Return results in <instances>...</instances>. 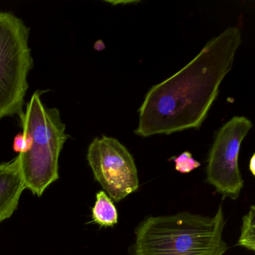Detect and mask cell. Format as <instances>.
<instances>
[{"instance_id": "obj_1", "label": "cell", "mask_w": 255, "mask_h": 255, "mask_svg": "<svg viewBox=\"0 0 255 255\" xmlns=\"http://www.w3.org/2000/svg\"><path fill=\"white\" fill-rule=\"evenodd\" d=\"M242 41L240 29L228 28L182 69L152 86L138 110L135 133L150 137L201 128Z\"/></svg>"}, {"instance_id": "obj_2", "label": "cell", "mask_w": 255, "mask_h": 255, "mask_svg": "<svg viewBox=\"0 0 255 255\" xmlns=\"http://www.w3.org/2000/svg\"><path fill=\"white\" fill-rule=\"evenodd\" d=\"M225 219L222 206L214 216L189 212L149 216L135 230L133 255H224Z\"/></svg>"}, {"instance_id": "obj_3", "label": "cell", "mask_w": 255, "mask_h": 255, "mask_svg": "<svg viewBox=\"0 0 255 255\" xmlns=\"http://www.w3.org/2000/svg\"><path fill=\"white\" fill-rule=\"evenodd\" d=\"M36 91L20 115V125L30 140L29 150L19 154L26 189L41 196L59 178V158L68 139L65 125L56 108H48Z\"/></svg>"}, {"instance_id": "obj_4", "label": "cell", "mask_w": 255, "mask_h": 255, "mask_svg": "<svg viewBox=\"0 0 255 255\" xmlns=\"http://www.w3.org/2000/svg\"><path fill=\"white\" fill-rule=\"evenodd\" d=\"M29 29L10 12H0V121L23 113L33 66Z\"/></svg>"}, {"instance_id": "obj_5", "label": "cell", "mask_w": 255, "mask_h": 255, "mask_svg": "<svg viewBox=\"0 0 255 255\" xmlns=\"http://www.w3.org/2000/svg\"><path fill=\"white\" fill-rule=\"evenodd\" d=\"M252 123L245 116H234L215 135L206 168L207 182L223 198L236 200L244 186L239 168V154Z\"/></svg>"}, {"instance_id": "obj_6", "label": "cell", "mask_w": 255, "mask_h": 255, "mask_svg": "<svg viewBox=\"0 0 255 255\" xmlns=\"http://www.w3.org/2000/svg\"><path fill=\"white\" fill-rule=\"evenodd\" d=\"M87 159L95 180L113 200L119 202L138 190V171L129 150L119 140L103 135L88 149Z\"/></svg>"}, {"instance_id": "obj_7", "label": "cell", "mask_w": 255, "mask_h": 255, "mask_svg": "<svg viewBox=\"0 0 255 255\" xmlns=\"http://www.w3.org/2000/svg\"><path fill=\"white\" fill-rule=\"evenodd\" d=\"M25 189L19 156L0 164V222L12 216Z\"/></svg>"}, {"instance_id": "obj_8", "label": "cell", "mask_w": 255, "mask_h": 255, "mask_svg": "<svg viewBox=\"0 0 255 255\" xmlns=\"http://www.w3.org/2000/svg\"><path fill=\"white\" fill-rule=\"evenodd\" d=\"M92 220L101 227H113L119 222L117 209L113 200L104 190L96 195V201L92 208Z\"/></svg>"}, {"instance_id": "obj_9", "label": "cell", "mask_w": 255, "mask_h": 255, "mask_svg": "<svg viewBox=\"0 0 255 255\" xmlns=\"http://www.w3.org/2000/svg\"><path fill=\"white\" fill-rule=\"evenodd\" d=\"M255 207L252 205L247 214L243 218L241 234L238 240L239 246L248 250H255Z\"/></svg>"}, {"instance_id": "obj_10", "label": "cell", "mask_w": 255, "mask_h": 255, "mask_svg": "<svg viewBox=\"0 0 255 255\" xmlns=\"http://www.w3.org/2000/svg\"><path fill=\"white\" fill-rule=\"evenodd\" d=\"M170 160L174 161L176 171L182 174H188L201 166V163L195 160L189 151L183 152L177 156H173Z\"/></svg>"}, {"instance_id": "obj_11", "label": "cell", "mask_w": 255, "mask_h": 255, "mask_svg": "<svg viewBox=\"0 0 255 255\" xmlns=\"http://www.w3.org/2000/svg\"><path fill=\"white\" fill-rule=\"evenodd\" d=\"M30 146V140L26 132L18 133L14 137L13 149L19 154L26 153L29 150Z\"/></svg>"}, {"instance_id": "obj_12", "label": "cell", "mask_w": 255, "mask_h": 255, "mask_svg": "<svg viewBox=\"0 0 255 255\" xmlns=\"http://www.w3.org/2000/svg\"><path fill=\"white\" fill-rule=\"evenodd\" d=\"M249 170L252 172V175L255 176V154L252 155V158L249 161Z\"/></svg>"}, {"instance_id": "obj_13", "label": "cell", "mask_w": 255, "mask_h": 255, "mask_svg": "<svg viewBox=\"0 0 255 255\" xmlns=\"http://www.w3.org/2000/svg\"><path fill=\"white\" fill-rule=\"evenodd\" d=\"M95 49L96 50H102L105 48V46H104V42L102 41H98L95 44Z\"/></svg>"}]
</instances>
